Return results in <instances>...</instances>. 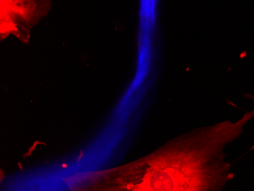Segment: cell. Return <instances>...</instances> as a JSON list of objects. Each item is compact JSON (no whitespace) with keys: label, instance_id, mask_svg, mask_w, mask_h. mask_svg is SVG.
Returning a JSON list of instances; mask_svg holds the SVG:
<instances>
[{"label":"cell","instance_id":"cell-2","mask_svg":"<svg viewBox=\"0 0 254 191\" xmlns=\"http://www.w3.org/2000/svg\"><path fill=\"white\" fill-rule=\"evenodd\" d=\"M51 0H1L2 37L13 34L28 38L30 31L48 13Z\"/></svg>","mask_w":254,"mask_h":191},{"label":"cell","instance_id":"cell-1","mask_svg":"<svg viewBox=\"0 0 254 191\" xmlns=\"http://www.w3.org/2000/svg\"><path fill=\"white\" fill-rule=\"evenodd\" d=\"M245 115L235 124L222 122L184 134L135 162L104 171L97 191H221L233 178L224 149L239 135Z\"/></svg>","mask_w":254,"mask_h":191}]
</instances>
